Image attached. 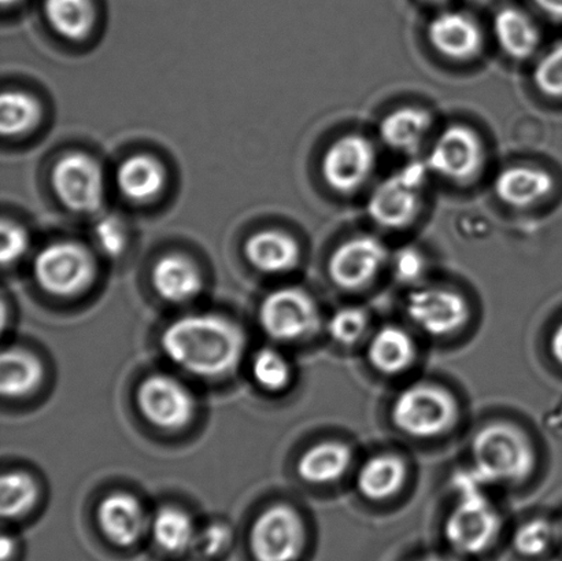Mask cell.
I'll return each mask as SVG.
<instances>
[{"instance_id":"obj_1","label":"cell","mask_w":562,"mask_h":561,"mask_svg":"<svg viewBox=\"0 0 562 561\" xmlns=\"http://www.w3.org/2000/svg\"><path fill=\"white\" fill-rule=\"evenodd\" d=\"M164 354L175 366L205 379L229 375L246 348L244 329L229 318L200 313L170 323L161 337Z\"/></svg>"},{"instance_id":"obj_2","label":"cell","mask_w":562,"mask_h":561,"mask_svg":"<svg viewBox=\"0 0 562 561\" xmlns=\"http://www.w3.org/2000/svg\"><path fill=\"white\" fill-rule=\"evenodd\" d=\"M472 458L483 480L493 483H519L536 469V452L526 434L508 423H493L473 437Z\"/></svg>"},{"instance_id":"obj_3","label":"cell","mask_w":562,"mask_h":561,"mask_svg":"<svg viewBox=\"0 0 562 561\" xmlns=\"http://www.w3.org/2000/svg\"><path fill=\"white\" fill-rule=\"evenodd\" d=\"M429 170L426 162H411L374 187L367 213L378 227L404 231L417 222L424 206Z\"/></svg>"},{"instance_id":"obj_4","label":"cell","mask_w":562,"mask_h":561,"mask_svg":"<svg viewBox=\"0 0 562 561\" xmlns=\"http://www.w3.org/2000/svg\"><path fill=\"white\" fill-rule=\"evenodd\" d=\"M391 419L406 436L437 438L456 425L459 405L448 390L432 383H415L396 395Z\"/></svg>"},{"instance_id":"obj_5","label":"cell","mask_w":562,"mask_h":561,"mask_svg":"<svg viewBox=\"0 0 562 561\" xmlns=\"http://www.w3.org/2000/svg\"><path fill=\"white\" fill-rule=\"evenodd\" d=\"M33 271L46 293L74 296L90 288L97 268L85 246L74 240H59L38 251Z\"/></svg>"},{"instance_id":"obj_6","label":"cell","mask_w":562,"mask_h":561,"mask_svg":"<svg viewBox=\"0 0 562 561\" xmlns=\"http://www.w3.org/2000/svg\"><path fill=\"white\" fill-rule=\"evenodd\" d=\"M424 162L429 173L457 184H467L481 175L486 150L475 130L464 124H451L435 137Z\"/></svg>"},{"instance_id":"obj_7","label":"cell","mask_w":562,"mask_h":561,"mask_svg":"<svg viewBox=\"0 0 562 561\" xmlns=\"http://www.w3.org/2000/svg\"><path fill=\"white\" fill-rule=\"evenodd\" d=\"M459 503L445 521V537L456 552L476 557L497 541L501 518L484 492L459 494Z\"/></svg>"},{"instance_id":"obj_8","label":"cell","mask_w":562,"mask_h":561,"mask_svg":"<svg viewBox=\"0 0 562 561\" xmlns=\"http://www.w3.org/2000/svg\"><path fill=\"white\" fill-rule=\"evenodd\" d=\"M322 323L313 296L305 290L283 288L266 296L260 307V324L273 340L291 344L312 337Z\"/></svg>"},{"instance_id":"obj_9","label":"cell","mask_w":562,"mask_h":561,"mask_svg":"<svg viewBox=\"0 0 562 561\" xmlns=\"http://www.w3.org/2000/svg\"><path fill=\"white\" fill-rule=\"evenodd\" d=\"M378 152L371 139L361 134H346L330 143L322 158L325 184L339 195H352L371 180Z\"/></svg>"},{"instance_id":"obj_10","label":"cell","mask_w":562,"mask_h":561,"mask_svg":"<svg viewBox=\"0 0 562 561\" xmlns=\"http://www.w3.org/2000/svg\"><path fill=\"white\" fill-rule=\"evenodd\" d=\"M305 526L294 508L271 505L251 526V557L255 561H296L305 547Z\"/></svg>"},{"instance_id":"obj_11","label":"cell","mask_w":562,"mask_h":561,"mask_svg":"<svg viewBox=\"0 0 562 561\" xmlns=\"http://www.w3.org/2000/svg\"><path fill=\"white\" fill-rule=\"evenodd\" d=\"M136 403L142 415L162 430H181L194 419V394L179 379L167 373H154L140 383Z\"/></svg>"},{"instance_id":"obj_12","label":"cell","mask_w":562,"mask_h":561,"mask_svg":"<svg viewBox=\"0 0 562 561\" xmlns=\"http://www.w3.org/2000/svg\"><path fill=\"white\" fill-rule=\"evenodd\" d=\"M406 315L429 337L460 332L470 321V305L456 291L439 285H416L406 299Z\"/></svg>"},{"instance_id":"obj_13","label":"cell","mask_w":562,"mask_h":561,"mask_svg":"<svg viewBox=\"0 0 562 561\" xmlns=\"http://www.w3.org/2000/svg\"><path fill=\"white\" fill-rule=\"evenodd\" d=\"M391 253L378 236L363 234L341 242L330 255V280L344 290H360L371 284L389 266Z\"/></svg>"},{"instance_id":"obj_14","label":"cell","mask_w":562,"mask_h":561,"mask_svg":"<svg viewBox=\"0 0 562 561\" xmlns=\"http://www.w3.org/2000/svg\"><path fill=\"white\" fill-rule=\"evenodd\" d=\"M53 186L59 201L70 211L93 213L102 205V169L86 153L71 152L60 157L53 170Z\"/></svg>"},{"instance_id":"obj_15","label":"cell","mask_w":562,"mask_h":561,"mask_svg":"<svg viewBox=\"0 0 562 561\" xmlns=\"http://www.w3.org/2000/svg\"><path fill=\"white\" fill-rule=\"evenodd\" d=\"M427 38L443 58L454 63L475 59L484 47V33L477 21L460 10H443L429 21Z\"/></svg>"},{"instance_id":"obj_16","label":"cell","mask_w":562,"mask_h":561,"mask_svg":"<svg viewBox=\"0 0 562 561\" xmlns=\"http://www.w3.org/2000/svg\"><path fill=\"white\" fill-rule=\"evenodd\" d=\"M98 525L109 542L119 548L135 547L147 530L150 521L139 500L130 493L109 494L99 504Z\"/></svg>"},{"instance_id":"obj_17","label":"cell","mask_w":562,"mask_h":561,"mask_svg":"<svg viewBox=\"0 0 562 561\" xmlns=\"http://www.w3.org/2000/svg\"><path fill=\"white\" fill-rule=\"evenodd\" d=\"M552 173L533 165L517 164L501 169L495 176V197L504 205L514 209H530L547 201L554 191Z\"/></svg>"},{"instance_id":"obj_18","label":"cell","mask_w":562,"mask_h":561,"mask_svg":"<svg viewBox=\"0 0 562 561\" xmlns=\"http://www.w3.org/2000/svg\"><path fill=\"white\" fill-rule=\"evenodd\" d=\"M434 119L427 109L402 106L380 120L379 137L385 147L400 154H415L431 134Z\"/></svg>"},{"instance_id":"obj_19","label":"cell","mask_w":562,"mask_h":561,"mask_svg":"<svg viewBox=\"0 0 562 561\" xmlns=\"http://www.w3.org/2000/svg\"><path fill=\"white\" fill-rule=\"evenodd\" d=\"M493 35L501 52L519 63L536 57L542 41L537 22L519 8L501 9L495 14Z\"/></svg>"},{"instance_id":"obj_20","label":"cell","mask_w":562,"mask_h":561,"mask_svg":"<svg viewBox=\"0 0 562 561\" xmlns=\"http://www.w3.org/2000/svg\"><path fill=\"white\" fill-rule=\"evenodd\" d=\"M153 284L162 300L184 304L201 293L203 282L200 269L189 257L168 255L154 266Z\"/></svg>"},{"instance_id":"obj_21","label":"cell","mask_w":562,"mask_h":561,"mask_svg":"<svg viewBox=\"0 0 562 561\" xmlns=\"http://www.w3.org/2000/svg\"><path fill=\"white\" fill-rule=\"evenodd\" d=\"M245 250L251 266L268 274L290 272L301 258L297 242L280 229H266L252 235Z\"/></svg>"},{"instance_id":"obj_22","label":"cell","mask_w":562,"mask_h":561,"mask_svg":"<svg viewBox=\"0 0 562 561\" xmlns=\"http://www.w3.org/2000/svg\"><path fill=\"white\" fill-rule=\"evenodd\" d=\"M416 356L415 340L406 329L398 326L382 327L368 340L369 364L384 375H400L409 370Z\"/></svg>"},{"instance_id":"obj_23","label":"cell","mask_w":562,"mask_h":561,"mask_svg":"<svg viewBox=\"0 0 562 561\" xmlns=\"http://www.w3.org/2000/svg\"><path fill=\"white\" fill-rule=\"evenodd\" d=\"M352 452L349 445L325 441L313 445L297 460V475L311 485H329L349 471Z\"/></svg>"},{"instance_id":"obj_24","label":"cell","mask_w":562,"mask_h":561,"mask_svg":"<svg viewBox=\"0 0 562 561\" xmlns=\"http://www.w3.org/2000/svg\"><path fill=\"white\" fill-rule=\"evenodd\" d=\"M115 181L123 195L136 202L150 201L164 190L167 173L157 158L147 154L124 159L120 164Z\"/></svg>"},{"instance_id":"obj_25","label":"cell","mask_w":562,"mask_h":561,"mask_svg":"<svg viewBox=\"0 0 562 561\" xmlns=\"http://www.w3.org/2000/svg\"><path fill=\"white\" fill-rule=\"evenodd\" d=\"M406 475V465L398 456L378 455L358 470L356 486L361 496L372 502H383L404 487Z\"/></svg>"},{"instance_id":"obj_26","label":"cell","mask_w":562,"mask_h":561,"mask_svg":"<svg viewBox=\"0 0 562 561\" xmlns=\"http://www.w3.org/2000/svg\"><path fill=\"white\" fill-rule=\"evenodd\" d=\"M41 360L31 351L10 348L0 360V390L4 399H21L36 392L43 381Z\"/></svg>"},{"instance_id":"obj_27","label":"cell","mask_w":562,"mask_h":561,"mask_svg":"<svg viewBox=\"0 0 562 561\" xmlns=\"http://www.w3.org/2000/svg\"><path fill=\"white\" fill-rule=\"evenodd\" d=\"M150 532L162 552L183 554L192 552L198 529L189 513L175 505H167L154 516Z\"/></svg>"},{"instance_id":"obj_28","label":"cell","mask_w":562,"mask_h":561,"mask_svg":"<svg viewBox=\"0 0 562 561\" xmlns=\"http://www.w3.org/2000/svg\"><path fill=\"white\" fill-rule=\"evenodd\" d=\"M44 14L53 30L69 41L85 38L95 21L91 0H44Z\"/></svg>"},{"instance_id":"obj_29","label":"cell","mask_w":562,"mask_h":561,"mask_svg":"<svg viewBox=\"0 0 562 561\" xmlns=\"http://www.w3.org/2000/svg\"><path fill=\"white\" fill-rule=\"evenodd\" d=\"M41 115V104L30 93L3 92L0 101V131L3 136H19L35 128Z\"/></svg>"},{"instance_id":"obj_30","label":"cell","mask_w":562,"mask_h":561,"mask_svg":"<svg viewBox=\"0 0 562 561\" xmlns=\"http://www.w3.org/2000/svg\"><path fill=\"white\" fill-rule=\"evenodd\" d=\"M37 500V485L26 472H5L0 482V514L16 519L30 513Z\"/></svg>"},{"instance_id":"obj_31","label":"cell","mask_w":562,"mask_h":561,"mask_svg":"<svg viewBox=\"0 0 562 561\" xmlns=\"http://www.w3.org/2000/svg\"><path fill=\"white\" fill-rule=\"evenodd\" d=\"M555 540H559V527L548 519L536 518L516 530L514 547L521 557L538 558L547 553Z\"/></svg>"},{"instance_id":"obj_32","label":"cell","mask_w":562,"mask_h":561,"mask_svg":"<svg viewBox=\"0 0 562 561\" xmlns=\"http://www.w3.org/2000/svg\"><path fill=\"white\" fill-rule=\"evenodd\" d=\"M252 378L268 392H280L291 379V367L285 357L273 348L258 350L251 364Z\"/></svg>"},{"instance_id":"obj_33","label":"cell","mask_w":562,"mask_h":561,"mask_svg":"<svg viewBox=\"0 0 562 561\" xmlns=\"http://www.w3.org/2000/svg\"><path fill=\"white\" fill-rule=\"evenodd\" d=\"M369 327V316L360 306H344L328 318L327 332L336 344L352 346L363 338Z\"/></svg>"},{"instance_id":"obj_34","label":"cell","mask_w":562,"mask_h":561,"mask_svg":"<svg viewBox=\"0 0 562 561\" xmlns=\"http://www.w3.org/2000/svg\"><path fill=\"white\" fill-rule=\"evenodd\" d=\"M532 81L543 97L562 99V41L553 44L537 59Z\"/></svg>"},{"instance_id":"obj_35","label":"cell","mask_w":562,"mask_h":561,"mask_svg":"<svg viewBox=\"0 0 562 561\" xmlns=\"http://www.w3.org/2000/svg\"><path fill=\"white\" fill-rule=\"evenodd\" d=\"M233 541V529L222 521H214V524L198 529L192 553L200 561H216L229 551Z\"/></svg>"},{"instance_id":"obj_36","label":"cell","mask_w":562,"mask_h":561,"mask_svg":"<svg viewBox=\"0 0 562 561\" xmlns=\"http://www.w3.org/2000/svg\"><path fill=\"white\" fill-rule=\"evenodd\" d=\"M93 239L98 249L104 256L110 258H117L126 249L128 244V233L123 220L115 216H106L99 220L93 228Z\"/></svg>"},{"instance_id":"obj_37","label":"cell","mask_w":562,"mask_h":561,"mask_svg":"<svg viewBox=\"0 0 562 561\" xmlns=\"http://www.w3.org/2000/svg\"><path fill=\"white\" fill-rule=\"evenodd\" d=\"M389 266L398 282L418 284L424 273H426L427 261L423 253L417 250L416 247L405 246L390 256Z\"/></svg>"},{"instance_id":"obj_38","label":"cell","mask_w":562,"mask_h":561,"mask_svg":"<svg viewBox=\"0 0 562 561\" xmlns=\"http://www.w3.org/2000/svg\"><path fill=\"white\" fill-rule=\"evenodd\" d=\"M27 247H30V236L26 229L10 220H3L2 249H0L3 267L13 266L20 261L26 255Z\"/></svg>"},{"instance_id":"obj_39","label":"cell","mask_w":562,"mask_h":561,"mask_svg":"<svg viewBox=\"0 0 562 561\" xmlns=\"http://www.w3.org/2000/svg\"><path fill=\"white\" fill-rule=\"evenodd\" d=\"M531 2L550 20L562 22V0H531Z\"/></svg>"},{"instance_id":"obj_40","label":"cell","mask_w":562,"mask_h":561,"mask_svg":"<svg viewBox=\"0 0 562 561\" xmlns=\"http://www.w3.org/2000/svg\"><path fill=\"white\" fill-rule=\"evenodd\" d=\"M550 351L553 359L562 366V323L554 329L552 338H550Z\"/></svg>"},{"instance_id":"obj_41","label":"cell","mask_w":562,"mask_h":561,"mask_svg":"<svg viewBox=\"0 0 562 561\" xmlns=\"http://www.w3.org/2000/svg\"><path fill=\"white\" fill-rule=\"evenodd\" d=\"M0 549H2V561H13L16 554L15 538L8 535H3L2 542H0Z\"/></svg>"},{"instance_id":"obj_42","label":"cell","mask_w":562,"mask_h":561,"mask_svg":"<svg viewBox=\"0 0 562 561\" xmlns=\"http://www.w3.org/2000/svg\"><path fill=\"white\" fill-rule=\"evenodd\" d=\"M416 561H459V560L446 558V557H426V558L418 559Z\"/></svg>"},{"instance_id":"obj_43","label":"cell","mask_w":562,"mask_h":561,"mask_svg":"<svg viewBox=\"0 0 562 561\" xmlns=\"http://www.w3.org/2000/svg\"><path fill=\"white\" fill-rule=\"evenodd\" d=\"M423 2L432 4V5H445L446 3H449L450 0H423Z\"/></svg>"},{"instance_id":"obj_44","label":"cell","mask_w":562,"mask_h":561,"mask_svg":"<svg viewBox=\"0 0 562 561\" xmlns=\"http://www.w3.org/2000/svg\"><path fill=\"white\" fill-rule=\"evenodd\" d=\"M19 2L20 0H2L3 8H10V5H14Z\"/></svg>"},{"instance_id":"obj_45","label":"cell","mask_w":562,"mask_h":561,"mask_svg":"<svg viewBox=\"0 0 562 561\" xmlns=\"http://www.w3.org/2000/svg\"><path fill=\"white\" fill-rule=\"evenodd\" d=\"M559 541L561 542L562 546V521L561 525L559 526Z\"/></svg>"},{"instance_id":"obj_46","label":"cell","mask_w":562,"mask_h":561,"mask_svg":"<svg viewBox=\"0 0 562 561\" xmlns=\"http://www.w3.org/2000/svg\"><path fill=\"white\" fill-rule=\"evenodd\" d=\"M195 561H200V560H195Z\"/></svg>"}]
</instances>
